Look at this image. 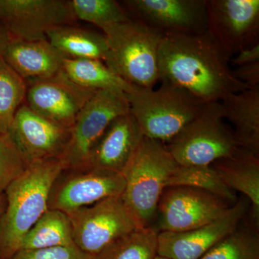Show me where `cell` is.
<instances>
[{
    "mask_svg": "<svg viewBox=\"0 0 259 259\" xmlns=\"http://www.w3.org/2000/svg\"><path fill=\"white\" fill-rule=\"evenodd\" d=\"M186 187L206 191L227 202H233L236 196L223 183L217 171L209 166L178 165L171 174L167 187Z\"/></svg>",
    "mask_w": 259,
    "mask_h": 259,
    "instance_id": "obj_25",
    "label": "cell"
},
{
    "mask_svg": "<svg viewBox=\"0 0 259 259\" xmlns=\"http://www.w3.org/2000/svg\"><path fill=\"white\" fill-rule=\"evenodd\" d=\"M259 62V42L240 51L236 54L234 58H232L230 65L237 67L242 65Z\"/></svg>",
    "mask_w": 259,
    "mask_h": 259,
    "instance_id": "obj_32",
    "label": "cell"
},
{
    "mask_svg": "<svg viewBox=\"0 0 259 259\" xmlns=\"http://www.w3.org/2000/svg\"><path fill=\"white\" fill-rule=\"evenodd\" d=\"M10 37L6 29L0 23V59L3 58L5 49H6L8 42H10Z\"/></svg>",
    "mask_w": 259,
    "mask_h": 259,
    "instance_id": "obj_33",
    "label": "cell"
},
{
    "mask_svg": "<svg viewBox=\"0 0 259 259\" xmlns=\"http://www.w3.org/2000/svg\"><path fill=\"white\" fill-rule=\"evenodd\" d=\"M3 59L25 81L47 79L63 71L65 57L48 40L10 39Z\"/></svg>",
    "mask_w": 259,
    "mask_h": 259,
    "instance_id": "obj_18",
    "label": "cell"
},
{
    "mask_svg": "<svg viewBox=\"0 0 259 259\" xmlns=\"http://www.w3.org/2000/svg\"><path fill=\"white\" fill-rule=\"evenodd\" d=\"M223 183L230 190L244 194L250 201L255 225L259 221V157L241 150L236 156L213 163Z\"/></svg>",
    "mask_w": 259,
    "mask_h": 259,
    "instance_id": "obj_20",
    "label": "cell"
},
{
    "mask_svg": "<svg viewBox=\"0 0 259 259\" xmlns=\"http://www.w3.org/2000/svg\"><path fill=\"white\" fill-rule=\"evenodd\" d=\"M10 259H94L76 245L40 249L20 250Z\"/></svg>",
    "mask_w": 259,
    "mask_h": 259,
    "instance_id": "obj_30",
    "label": "cell"
},
{
    "mask_svg": "<svg viewBox=\"0 0 259 259\" xmlns=\"http://www.w3.org/2000/svg\"><path fill=\"white\" fill-rule=\"evenodd\" d=\"M65 168L61 158L32 162L7 187L0 219V259H10L20 250L24 237L48 210L51 188Z\"/></svg>",
    "mask_w": 259,
    "mask_h": 259,
    "instance_id": "obj_2",
    "label": "cell"
},
{
    "mask_svg": "<svg viewBox=\"0 0 259 259\" xmlns=\"http://www.w3.org/2000/svg\"><path fill=\"white\" fill-rule=\"evenodd\" d=\"M72 226L74 243L95 257L112 243L141 226L122 195L66 213Z\"/></svg>",
    "mask_w": 259,
    "mask_h": 259,
    "instance_id": "obj_7",
    "label": "cell"
},
{
    "mask_svg": "<svg viewBox=\"0 0 259 259\" xmlns=\"http://www.w3.org/2000/svg\"><path fill=\"white\" fill-rule=\"evenodd\" d=\"M248 207L240 200L218 221L183 232H158L157 255L170 259H200L238 228Z\"/></svg>",
    "mask_w": 259,
    "mask_h": 259,
    "instance_id": "obj_16",
    "label": "cell"
},
{
    "mask_svg": "<svg viewBox=\"0 0 259 259\" xmlns=\"http://www.w3.org/2000/svg\"><path fill=\"white\" fill-rule=\"evenodd\" d=\"M229 202L206 191L167 187L157 207L158 232L190 231L218 221L229 212Z\"/></svg>",
    "mask_w": 259,
    "mask_h": 259,
    "instance_id": "obj_8",
    "label": "cell"
},
{
    "mask_svg": "<svg viewBox=\"0 0 259 259\" xmlns=\"http://www.w3.org/2000/svg\"><path fill=\"white\" fill-rule=\"evenodd\" d=\"M144 138L131 112L118 116L94 145L89 168L122 174Z\"/></svg>",
    "mask_w": 259,
    "mask_h": 259,
    "instance_id": "obj_17",
    "label": "cell"
},
{
    "mask_svg": "<svg viewBox=\"0 0 259 259\" xmlns=\"http://www.w3.org/2000/svg\"><path fill=\"white\" fill-rule=\"evenodd\" d=\"M125 186L121 173L98 168L64 169L51 188L48 209L72 212L109 197L122 195Z\"/></svg>",
    "mask_w": 259,
    "mask_h": 259,
    "instance_id": "obj_11",
    "label": "cell"
},
{
    "mask_svg": "<svg viewBox=\"0 0 259 259\" xmlns=\"http://www.w3.org/2000/svg\"><path fill=\"white\" fill-rule=\"evenodd\" d=\"M232 57L207 30L197 35H163L158 49L159 80L204 103L221 102L250 89L233 76Z\"/></svg>",
    "mask_w": 259,
    "mask_h": 259,
    "instance_id": "obj_1",
    "label": "cell"
},
{
    "mask_svg": "<svg viewBox=\"0 0 259 259\" xmlns=\"http://www.w3.org/2000/svg\"><path fill=\"white\" fill-rule=\"evenodd\" d=\"M161 83L156 90L136 89L126 97L144 137L164 144L194 120L207 103L171 83Z\"/></svg>",
    "mask_w": 259,
    "mask_h": 259,
    "instance_id": "obj_4",
    "label": "cell"
},
{
    "mask_svg": "<svg viewBox=\"0 0 259 259\" xmlns=\"http://www.w3.org/2000/svg\"><path fill=\"white\" fill-rule=\"evenodd\" d=\"M76 20L96 25L105 31L132 19L122 3L115 0H69Z\"/></svg>",
    "mask_w": 259,
    "mask_h": 259,
    "instance_id": "obj_26",
    "label": "cell"
},
{
    "mask_svg": "<svg viewBox=\"0 0 259 259\" xmlns=\"http://www.w3.org/2000/svg\"><path fill=\"white\" fill-rule=\"evenodd\" d=\"M135 20L162 35H197L207 30V0H126Z\"/></svg>",
    "mask_w": 259,
    "mask_h": 259,
    "instance_id": "obj_13",
    "label": "cell"
},
{
    "mask_svg": "<svg viewBox=\"0 0 259 259\" xmlns=\"http://www.w3.org/2000/svg\"><path fill=\"white\" fill-rule=\"evenodd\" d=\"M200 259H259L258 236L237 228Z\"/></svg>",
    "mask_w": 259,
    "mask_h": 259,
    "instance_id": "obj_28",
    "label": "cell"
},
{
    "mask_svg": "<svg viewBox=\"0 0 259 259\" xmlns=\"http://www.w3.org/2000/svg\"><path fill=\"white\" fill-rule=\"evenodd\" d=\"M157 247L158 231L145 227L114 242L94 259H154Z\"/></svg>",
    "mask_w": 259,
    "mask_h": 259,
    "instance_id": "obj_24",
    "label": "cell"
},
{
    "mask_svg": "<svg viewBox=\"0 0 259 259\" xmlns=\"http://www.w3.org/2000/svg\"><path fill=\"white\" fill-rule=\"evenodd\" d=\"M223 120L221 102L206 104L202 112L167 143V150L182 166H209L236 156L243 149Z\"/></svg>",
    "mask_w": 259,
    "mask_h": 259,
    "instance_id": "obj_6",
    "label": "cell"
},
{
    "mask_svg": "<svg viewBox=\"0 0 259 259\" xmlns=\"http://www.w3.org/2000/svg\"><path fill=\"white\" fill-rule=\"evenodd\" d=\"M8 134L25 161L62 158L71 136V129L58 125L25 103L15 114Z\"/></svg>",
    "mask_w": 259,
    "mask_h": 259,
    "instance_id": "obj_15",
    "label": "cell"
},
{
    "mask_svg": "<svg viewBox=\"0 0 259 259\" xmlns=\"http://www.w3.org/2000/svg\"><path fill=\"white\" fill-rule=\"evenodd\" d=\"M232 71L236 79L250 89L259 88V62L237 66Z\"/></svg>",
    "mask_w": 259,
    "mask_h": 259,
    "instance_id": "obj_31",
    "label": "cell"
},
{
    "mask_svg": "<svg viewBox=\"0 0 259 259\" xmlns=\"http://www.w3.org/2000/svg\"><path fill=\"white\" fill-rule=\"evenodd\" d=\"M76 21L69 0H0V23L13 40H47L50 30Z\"/></svg>",
    "mask_w": 259,
    "mask_h": 259,
    "instance_id": "obj_10",
    "label": "cell"
},
{
    "mask_svg": "<svg viewBox=\"0 0 259 259\" xmlns=\"http://www.w3.org/2000/svg\"><path fill=\"white\" fill-rule=\"evenodd\" d=\"M154 259H170V258H166V257H163V256H161V255H156V257H155V258Z\"/></svg>",
    "mask_w": 259,
    "mask_h": 259,
    "instance_id": "obj_35",
    "label": "cell"
},
{
    "mask_svg": "<svg viewBox=\"0 0 259 259\" xmlns=\"http://www.w3.org/2000/svg\"><path fill=\"white\" fill-rule=\"evenodd\" d=\"M130 112L127 98L107 91H98L80 112L71 129V136L62 159L66 168L88 169L94 145L116 117Z\"/></svg>",
    "mask_w": 259,
    "mask_h": 259,
    "instance_id": "obj_9",
    "label": "cell"
},
{
    "mask_svg": "<svg viewBox=\"0 0 259 259\" xmlns=\"http://www.w3.org/2000/svg\"><path fill=\"white\" fill-rule=\"evenodd\" d=\"M220 102L240 147L259 156V88L231 94Z\"/></svg>",
    "mask_w": 259,
    "mask_h": 259,
    "instance_id": "obj_19",
    "label": "cell"
},
{
    "mask_svg": "<svg viewBox=\"0 0 259 259\" xmlns=\"http://www.w3.org/2000/svg\"><path fill=\"white\" fill-rule=\"evenodd\" d=\"M28 164L8 134H0V194L26 169Z\"/></svg>",
    "mask_w": 259,
    "mask_h": 259,
    "instance_id": "obj_29",
    "label": "cell"
},
{
    "mask_svg": "<svg viewBox=\"0 0 259 259\" xmlns=\"http://www.w3.org/2000/svg\"><path fill=\"white\" fill-rule=\"evenodd\" d=\"M26 81L0 59V134H8L15 114L26 97Z\"/></svg>",
    "mask_w": 259,
    "mask_h": 259,
    "instance_id": "obj_27",
    "label": "cell"
},
{
    "mask_svg": "<svg viewBox=\"0 0 259 259\" xmlns=\"http://www.w3.org/2000/svg\"><path fill=\"white\" fill-rule=\"evenodd\" d=\"M47 37L51 45L66 59H95L104 62L108 51L105 35L73 25L53 29Z\"/></svg>",
    "mask_w": 259,
    "mask_h": 259,
    "instance_id": "obj_22",
    "label": "cell"
},
{
    "mask_svg": "<svg viewBox=\"0 0 259 259\" xmlns=\"http://www.w3.org/2000/svg\"><path fill=\"white\" fill-rule=\"evenodd\" d=\"M5 207H6V198H5V194H0V219L5 212Z\"/></svg>",
    "mask_w": 259,
    "mask_h": 259,
    "instance_id": "obj_34",
    "label": "cell"
},
{
    "mask_svg": "<svg viewBox=\"0 0 259 259\" xmlns=\"http://www.w3.org/2000/svg\"><path fill=\"white\" fill-rule=\"evenodd\" d=\"M108 51L104 63L134 88L152 90L159 81L158 49L163 35L131 19L104 31Z\"/></svg>",
    "mask_w": 259,
    "mask_h": 259,
    "instance_id": "obj_3",
    "label": "cell"
},
{
    "mask_svg": "<svg viewBox=\"0 0 259 259\" xmlns=\"http://www.w3.org/2000/svg\"><path fill=\"white\" fill-rule=\"evenodd\" d=\"M207 31L230 55L258 44V0H207Z\"/></svg>",
    "mask_w": 259,
    "mask_h": 259,
    "instance_id": "obj_12",
    "label": "cell"
},
{
    "mask_svg": "<svg viewBox=\"0 0 259 259\" xmlns=\"http://www.w3.org/2000/svg\"><path fill=\"white\" fill-rule=\"evenodd\" d=\"M73 244L72 226L67 214L57 209H48L24 237L20 250Z\"/></svg>",
    "mask_w": 259,
    "mask_h": 259,
    "instance_id": "obj_23",
    "label": "cell"
},
{
    "mask_svg": "<svg viewBox=\"0 0 259 259\" xmlns=\"http://www.w3.org/2000/svg\"><path fill=\"white\" fill-rule=\"evenodd\" d=\"M178 165L166 145L144 137L122 171V199L144 228L151 227L162 193Z\"/></svg>",
    "mask_w": 259,
    "mask_h": 259,
    "instance_id": "obj_5",
    "label": "cell"
},
{
    "mask_svg": "<svg viewBox=\"0 0 259 259\" xmlns=\"http://www.w3.org/2000/svg\"><path fill=\"white\" fill-rule=\"evenodd\" d=\"M25 104L33 111L58 125L71 129L96 92L78 86L64 74L26 81Z\"/></svg>",
    "mask_w": 259,
    "mask_h": 259,
    "instance_id": "obj_14",
    "label": "cell"
},
{
    "mask_svg": "<svg viewBox=\"0 0 259 259\" xmlns=\"http://www.w3.org/2000/svg\"><path fill=\"white\" fill-rule=\"evenodd\" d=\"M63 72L71 81L90 91H107L125 97L136 89L117 76L103 61L65 58Z\"/></svg>",
    "mask_w": 259,
    "mask_h": 259,
    "instance_id": "obj_21",
    "label": "cell"
}]
</instances>
